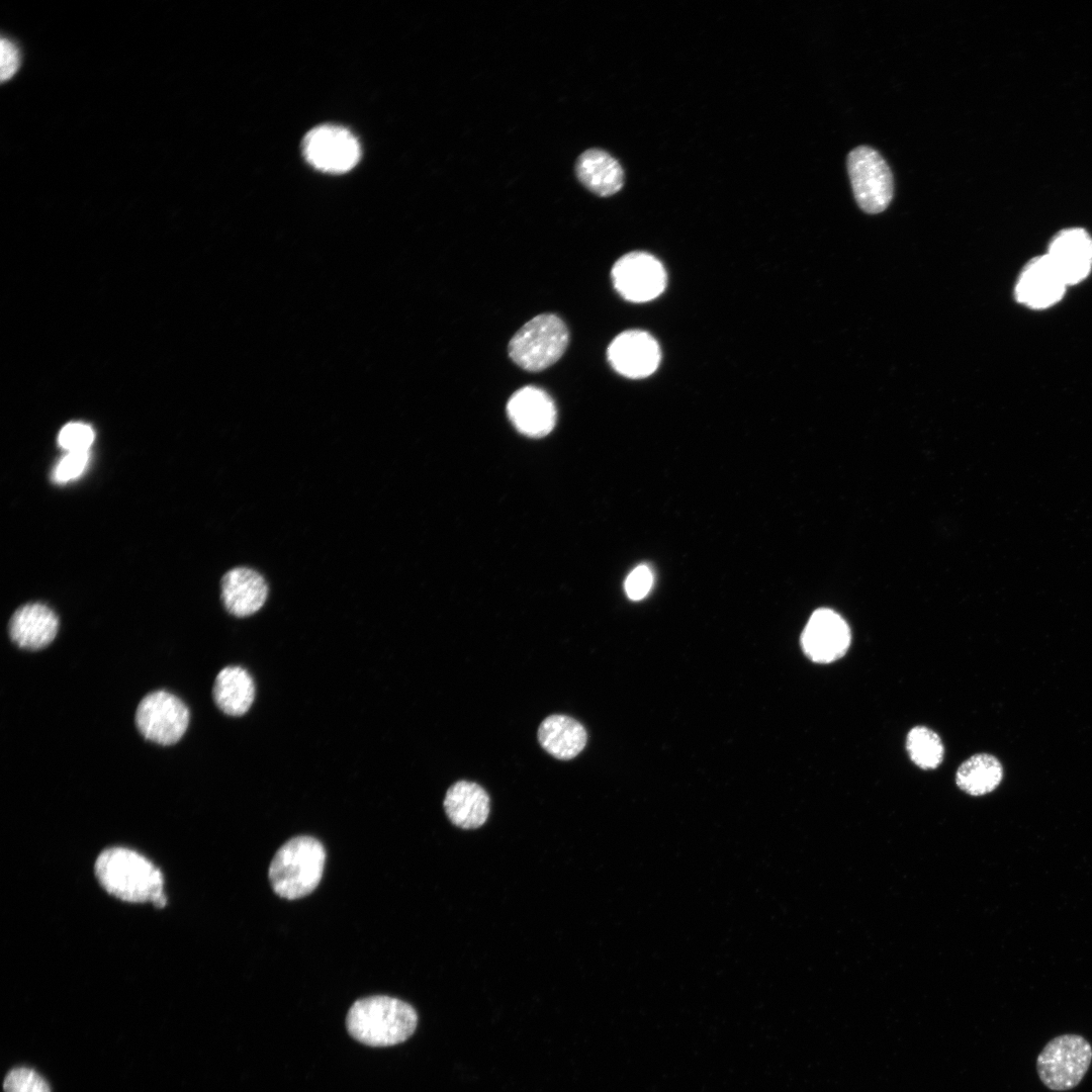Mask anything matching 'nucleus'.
I'll return each mask as SVG.
<instances>
[{"label": "nucleus", "mask_w": 1092, "mask_h": 1092, "mask_svg": "<svg viewBox=\"0 0 1092 1092\" xmlns=\"http://www.w3.org/2000/svg\"><path fill=\"white\" fill-rule=\"evenodd\" d=\"M3 1089L4 1092H51L46 1080L29 1068L11 1070L5 1077Z\"/></svg>", "instance_id": "23"}, {"label": "nucleus", "mask_w": 1092, "mask_h": 1092, "mask_svg": "<svg viewBox=\"0 0 1092 1092\" xmlns=\"http://www.w3.org/2000/svg\"><path fill=\"white\" fill-rule=\"evenodd\" d=\"M851 641L845 620L831 609L821 608L810 617L801 635L804 653L812 661L829 663L841 658Z\"/></svg>", "instance_id": "10"}, {"label": "nucleus", "mask_w": 1092, "mask_h": 1092, "mask_svg": "<svg viewBox=\"0 0 1092 1092\" xmlns=\"http://www.w3.org/2000/svg\"><path fill=\"white\" fill-rule=\"evenodd\" d=\"M189 718L184 702L162 690L145 696L134 715L139 732L147 740L161 745L178 742L186 732Z\"/></svg>", "instance_id": "7"}, {"label": "nucleus", "mask_w": 1092, "mask_h": 1092, "mask_svg": "<svg viewBox=\"0 0 1092 1092\" xmlns=\"http://www.w3.org/2000/svg\"><path fill=\"white\" fill-rule=\"evenodd\" d=\"M212 696L217 708L230 716H242L253 704L255 685L243 667H223L216 675Z\"/></svg>", "instance_id": "20"}, {"label": "nucleus", "mask_w": 1092, "mask_h": 1092, "mask_svg": "<svg viewBox=\"0 0 1092 1092\" xmlns=\"http://www.w3.org/2000/svg\"><path fill=\"white\" fill-rule=\"evenodd\" d=\"M538 740L552 756L567 760L575 757L585 746L587 734L576 720L565 715H551L540 724Z\"/></svg>", "instance_id": "19"}, {"label": "nucleus", "mask_w": 1092, "mask_h": 1092, "mask_svg": "<svg viewBox=\"0 0 1092 1092\" xmlns=\"http://www.w3.org/2000/svg\"><path fill=\"white\" fill-rule=\"evenodd\" d=\"M89 460V452H68L56 464L52 472L55 483L63 484L79 477L85 470Z\"/></svg>", "instance_id": "25"}, {"label": "nucleus", "mask_w": 1092, "mask_h": 1092, "mask_svg": "<svg viewBox=\"0 0 1092 1092\" xmlns=\"http://www.w3.org/2000/svg\"><path fill=\"white\" fill-rule=\"evenodd\" d=\"M302 153L315 169L340 174L357 164L361 150L357 139L348 129L326 124L307 132L302 142Z\"/></svg>", "instance_id": "8"}, {"label": "nucleus", "mask_w": 1092, "mask_h": 1092, "mask_svg": "<svg viewBox=\"0 0 1092 1092\" xmlns=\"http://www.w3.org/2000/svg\"><path fill=\"white\" fill-rule=\"evenodd\" d=\"M507 413L515 428L529 437L549 434L556 423V407L547 392L536 386H525L509 399Z\"/></svg>", "instance_id": "14"}, {"label": "nucleus", "mask_w": 1092, "mask_h": 1092, "mask_svg": "<svg viewBox=\"0 0 1092 1092\" xmlns=\"http://www.w3.org/2000/svg\"><path fill=\"white\" fill-rule=\"evenodd\" d=\"M653 583V575L646 565H638L627 576L625 590L629 599L638 601L647 596Z\"/></svg>", "instance_id": "26"}, {"label": "nucleus", "mask_w": 1092, "mask_h": 1092, "mask_svg": "<svg viewBox=\"0 0 1092 1092\" xmlns=\"http://www.w3.org/2000/svg\"><path fill=\"white\" fill-rule=\"evenodd\" d=\"M325 862L326 849L318 839L300 835L287 840L269 866L274 893L288 900L310 894L322 880Z\"/></svg>", "instance_id": "3"}, {"label": "nucleus", "mask_w": 1092, "mask_h": 1092, "mask_svg": "<svg viewBox=\"0 0 1092 1092\" xmlns=\"http://www.w3.org/2000/svg\"><path fill=\"white\" fill-rule=\"evenodd\" d=\"M847 171L855 201L867 213L884 211L894 194L893 174L873 148L859 146L847 156Z\"/></svg>", "instance_id": "6"}, {"label": "nucleus", "mask_w": 1092, "mask_h": 1092, "mask_svg": "<svg viewBox=\"0 0 1092 1092\" xmlns=\"http://www.w3.org/2000/svg\"><path fill=\"white\" fill-rule=\"evenodd\" d=\"M607 354L618 373L634 379L649 376L660 362L657 342L648 333L638 330L618 335L609 345Z\"/></svg>", "instance_id": "11"}, {"label": "nucleus", "mask_w": 1092, "mask_h": 1092, "mask_svg": "<svg viewBox=\"0 0 1092 1092\" xmlns=\"http://www.w3.org/2000/svg\"><path fill=\"white\" fill-rule=\"evenodd\" d=\"M906 749L913 763L922 769L936 768L943 759L940 737L925 726H915L908 732Z\"/></svg>", "instance_id": "22"}, {"label": "nucleus", "mask_w": 1092, "mask_h": 1092, "mask_svg": "<svg viewBox=\"0 0 1092 1092\" xmlns=\"http://www.w3.org/2000/svg\"><path fill=\"white\" fill-rule=\"evenodd\" d=\"M1092 1062V1048L1079 1034H1062L1050 1040L1036 1060L1041 1082L1051 1090L1066 1091L1076 1087Z\"/></svg>", "instance_id": "5"}, {"label": "nucleus", "mask_w": 1092, "mask_h": 1092, "mask_svg": "<svg viewBox=\"0 0 1092 1092\" xmlns=\"http://www.w3.org/2000/svg\"><path fill=\"white\" fill-rule=\"evenodd\" d=\"M1002 778V764L994 755L977 753L959 766L956 783L965 793L971 796H982L994 791Z\"/></svg>", "instance_id": "21"}, {"label": "nucleus", "mask_w": 1092, "mask_h": 1092, "mask_svg": "<svg viewBox=\"0 0 1092 1092\" xmlns=\"http://www.w3.org/2000/svg\"><path fill=\"white\" fill-rule=\"evenodd\" d=\"M611 277L618 293L632 302L652 300L662 293L666 285L662 264L643 252H632L621 257L614 264Z\"/></svg>", "instance_id": "9"}, {"label": "nucleus", "mask_w": 1092, "mask_h": 1092, "mask_svg": "<svg viewBox=\"0 0 1092 1092\" xmlns=\"http://www.w3.org/2000/svg\"><path fill=\"white\" fill-rule=\"evenodd\" d=\"M59 620L56 613L40 603L19 607L11 616L8 631L11 640L20 648L39 650L49 646L57 636Z\"/></svg>", "instance_id": "16"}, {"label": "nucleus", "mask_w": 1092, "mask_h": 1092, "mask_svg": "<svg viewBox=\"0 0 1092 1092\" xmlns=\"http://www.w3.org/2000/svg\"><path fill=\"white\" fill-rule=\"evenodd\" d=\"M575 174L586 189L601 197L616 194L624 185L622 166L602 149L594 148L583 152L577 158Z\"/></svg>", "instance_id": "17"}, {"label": "nucleus", "mask_w": 1092, "mask_h": 1092, "mask_svg": "<svg viewBox=\"0 0 1092 1092\" xmlns=\"http://www.w3.org/2000/svg\"><path fill=\"white\" fill-rule=\"evenodd\" d=\"M1068 286L1083 281L1092 270V237L1083 229L1061 231L1045 253Z\"/></svg>", "instance_id": "13"}, {"label": "nucleus", "mask_w": 1092, "mask_h": 1092, "mask_svg": "<svg viewBox=\"0 0 1092 1092\" xmlns=\"http://www.w3.org/2000/svg\"><path fill=\"white\" fill-rule=\"evenodd\" d=\"M418 1014L406 1002L376 995L361 998L350 1007L346 1026L358 1041L389 1046L406 1040L416 1030Z\"/></svg>", "instance_id": "2"}, {"label": "nucleus", "mask_w": 1092, "mask_h": 1092, "mask_svg": "<svg viewBox=\"0 0 1092 1092\" xmlns=\"http://www.w3.org/2000/svg\"><path fill=\"white\" fill-rule=\"evenodd\" d=\"M1 81L9 80L19 66V53L9 39L2 38L0 43Z\"/></svg>", "instance_id": "27"}, {"label": "nucleus", "mask_w": 1092, "mask_h": 1092, "mask_svg": "<svg viewBox=\"0 0 1092 1092\" xmlns=\"http://www.w3.org/2000/svg\"><path fill=\"white\" fill-rule=\"evenodd\" d=\"M94 441L92 428L83 423H69L58 436L59 445L68 452L88 451Z\"/></svg>", "instance_id": "24"}, {"label": "nucleus", "mask_w": 1092, "mask_h": 1092, "mask_svg": "<svg viewBox=\"0 0 1092 1092\" xmlns=\"http://www.w3.org/2000/svg\"><path fill=\"white\" fill-rule=\"evenodd\" d=\"M489 797L479 785L459 781L447 791L444 808L451 822L462 829L483 825L489 814Z\"/></svg>", "instance_id": "18"}, {"label": "nucleus", "mask_w": 1092, "mask_h": 1092, "mask_svg": "<svg viewBox=\"0 0 1092 1092\" xmlns=\"http://www.w3.org/2000/svg\"><path fill=\"white\" fill-rule=\"evenodd\" d=\"M568 344L563 321L552 313L538 314L511 339L509 354L522 369L538 372L557 362Z\"/></svg>", "instance_id": "4"}, {"label": "nucleus", "mask_w": 1092, "mask_h": 1092, "mask_svg": "<svg viewBox=\"0 0 1092 1092\" xmlns=\"http://www.w3.org/2000/svg\"><path fill=\"white\" fill-rule=\"evenodd\" d=\"M268 583L257 569L237 566L228 570L220 581V598L225 610L236 617L257 613L266 603Z\"/></svg>", "instance_id": "15"}, {"label": "nucleus", "mask_w": 1092, "mask_h": 1092, "mask_svg": "<svg viewBox=\"0 0 1092 1092\" xmlns=\"http://www.w3.org/2000/svg\"><path fill=\"white\" fill-rule=\"evenodd\" d=\"M101 886L112 896L131 903L152 902L164 907V880L161 871L148 858L128 848L102 851L95 862Z\"/></svg>", "instance_id": "1"}, {"label": "nucleus", "mask_w": 1092, "mask_h": 1092, "mask_svg": "<svg viewBox=\"0 0 1092 1092\" xmlns=\"http://www.w3.org/2000/svg\"><path fill=\"white\" fill-rule=\"evenodd\" d=\"M1067 287L1044 254L1030 259L1023 267L1015 284L1014 295L1019 303L1042 309L1060 301Z\"/></svg>", "instance_id": "12"}]
</instances>
